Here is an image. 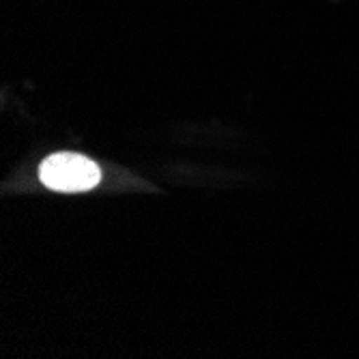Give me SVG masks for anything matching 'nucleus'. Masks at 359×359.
Listing matches in <instances>:
<instances>
[{
	"instance_id": "nucleus-1",
	"label": "nucleus",
	"mask_w": 359,
	"mask_h": 359,
	"mask_svg": "<svg viewBox=\"0 0 359 359\" xmlns=\"http://www.w3.org/2000/svg\"><path fill=\"white\" fill-rule=\"evenodd\" d=\"M39 179L50 189L76 194V191H86L100 183L102 170L93 159L84 155L56 153L41 164Z\"/></svg>"
}]
</instances>
